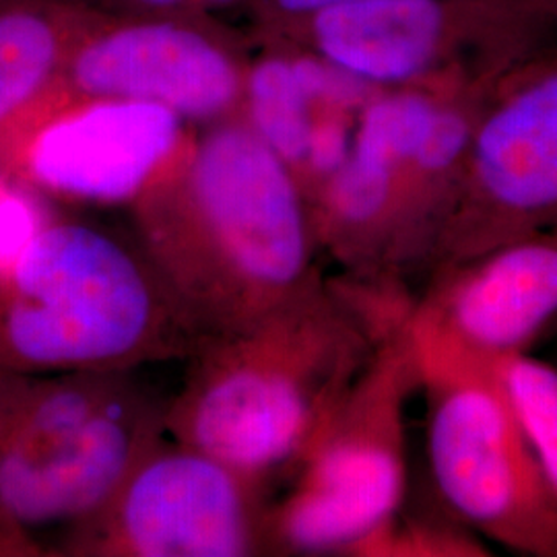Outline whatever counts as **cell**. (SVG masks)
<instances>
[{
    "label": "cell",
    "mask_w": 557,
    "mask_h": 557,
    "mask_svg": "<svg viewBox=\"0 0 557 557\" xmlns=\"http://www.w3.org/2000/svg\"><path fill=\"white\" fill-rule=\"evenodd\" d=\"M380 89L337 172L310 202L314 230L366 269L423 271L450 218L481 98L453 81Z\"/></svg>",
    "instance_id": "cell-1"
},
{
    "label": "cell",
    "mask_w": 557,
    "mask_h": 557,
    "mask_svg": "<svg viewBox=\"0 0 557 557\" xmlns=\"http://www.w3.org/2000/svg\"><path fill=\"white\" fill-rule=\"evenodd\" d=\"M156 319L135 259L98 230L40 227L0 264V370L89 368L139 349Z\"/></svg>",
    "instance_id": "cell-2"
},
{
    "label": "cell",
    "mask_w": 557,
    "mask_h": 557,
    "mask_svg": "<svg viewBox=\"0 0 557 557\" xmlns=\"http://www.w3.org/2000/svg\"><path fill=\"white\" fill-rule=\"evenodd\" d=\"M529 0H354L257 41L308 50L379 89L448 77L498 81L556 44Z\"/></svg>",
    "instance_id": "cell-3"
},
{
    "label": "cell",
    "mask_w": 557,
    "mask_h": 557,
    "mask_svg": "<svg viewBox=\"0 0 557 557\" xmlns=\"http://www.w3.org/2000/svg\"><path fill=\"white\" fill-rule=\"evenodd\" d=\"M147 193L190 220L223 271L262 301L289 304L312 283L310 202L244 120L218 122Z\"/></svg>",
    "instance_id": "cell-4"
},
{
    "label": "cell",
    "mask_w": 557,
    "mask_h": 557,
    "mask_svg": "<svg viewBox=\"0 0 557 557\" xmlns=\"http://www.w3.org/2000/svg\"><path fill=\"white\" fill-rule=\"evenodd\" d=\"M374 370L312 442V460L283 533L301 552H331L376 537L405 494L403 403L423 382L409 320L384 343Z\"/></svg>",
    "instance_id": "cell-5"
},
{
    "label": "cell",
    "mask_w": 557,
    "mask_h": 557,
    "mask_svg": "<svg viewBox=\"0 0 557 557\" xmlns=\"http://www.w3.org/2000/svg\"><path fill=\"white\" fill-rule=\"evenodd\" d=\"M428 458L438 502L504 549L557 557V499L492 380L428 372Z\"/></svg>",
    "instance_id": "cell-6"
},
{
    "label": "cell",
    "mask_w": 557,
    "mask_h": 557,
    "mask_svg": "<svg viewBox=\"0 0 557 557\" xmlns=\"http://www.w3.org/2000/svg\"><path fill=\"white\" fill-rule=\"evenodd\" d=\"M557 225V46L490 91L425 273Z\"/></svg>",
    "instance_id": "cell-7"
},
{
    "label": "cell",
    "mask_w": 557,
    "mask_h": 557,
    "mask_svg": "<svg viewBox=\"0 0 557 557\" xmlns=\"http://www.w3.org/2000/svg\"><path fill=\"white\" fill-rule=\"evenodd\" d=\"M133 444L119 416L73 384L0 370V529L83 517L119 485Z\"/></svg>",
    "instance_id": "cell-8"
},
{
    "label": "cell",
    "mask_w": 557,
    "mask_h": 557,
    "mask_svg": "<svg viewBox=\"0 0 557 557\" xmlns=\"http://www.w3.org/2000/svg\"><path fill=\"white\" fill-rule=\"evenodd\" d=\"M188 145L163 106L57 83L0 131V161L48 193L119 202L149 190Z\"/></svg>",
    "instance_id": "cell-9"
},
{
    "label": "cell",
    "mask_w": 557,
    "mask_h": 557,
    "mask_svg": "<svg viewBox=\"0 0 557 557\" xmlns=\"http://www.w3.org/2000/svg\"><path fill=\"white\" fill-rule=\"evenodd\" d=\"M250 44L211 13L89 23L60 85L85 96L158 103L182 120L242 116Z\"/></svg>",
    "instance_id": "cell-10"
},
{
    "label": "cell",
    "mask_w": 557,
    "mask_h": 557,
    "mask_svg": "<svg viewBox=\"0 0 557 557\" xmlns=\"http://www.w3.org/2000/svg\"><path fill=\"white\" fill-rule=\"evenodd\" d=\"M421 376H485L557 324V225L498 244L428 275L411 310Z\"/></svg>",
    "instance_id": "cell-11"
},
{
    "label": "cell",
    "mask_w": 557,
    "mask_h": 557,
    "mask_svg": "<svg viewBox=\"0 0 557 557\" xmlns=\"http://www.w3.org/2000/svg\"><path fill=\"white\" fill-rule=\"evenodd\" d=\"M259 44L239 119L277 153L312 202L347 158L359 116L380 89L308 50Z\"/></svg>",
    "instance_id": "cell-12"
},
{
    "label": "cell",
    "mask_w": 557,
    "mask_h": 557,
    "mask_svg": "<svg viewBox=\"0 0 557 557\" xmlns=\"http://www.w3.org/2000/svg\"><path fill=\"white\" fill-rule=\"evenodd\" d=\"M122 531L149 557H230L246 547V515L230 467L207 455L153 460L131 481Z\"/></svg>",
    "instance_id": "cell-13"
},
{
    "label": "cell",
    "mask_w": 557,
    "mask_h": 557,
    "mask_svg": "<svg viewBox=\"0 0 557 557\" xmlns=\"http://www.w3.org/2000/svg\"><path fill=\"white\" fill-rule=\"evenodd\" d=\"M100 11L94 0H0V131L59 83Z\"/></svg>",
    "instance_id": "cell-14"
},
{
    "label": "cell",
    "mask_w": 557,
    "mask_h": 557,
    "mask_svg": "<svg viewBox=\"0 0 557 557\" xmlns=\"http://www.w3.org/2000/svg\"><path fill=\"white\" fill-rule=\"evenodd\" d=\"M487 380L496 384L537 458L557 499V368L529 354L499 358Z\"/></svg>",
    "instance_id": "cell-15"
},
{
    "label": "cell",
    "mask_w": 557,
    "mask_h": 557,
    "mask_svg": "<svg viewBox=\"0 0 557 557\" xmlns=\"http://www.w3.org/2000/svg\"><path fill=\"white\" fill-rule=\"evenodd\" d=\"M347 2L354 0H252L248 13L255 21L257 38H267L296 21Z\"/></svg>",
    "instance_id": "cell-16"
},
{
    "label": "cell",
    "mask_w": 557,
    "mask_h": 557,
    "mask_svg": "<svg viewBox=\"0 0 557 557\" xmlns=\"http://www.w3.org/2000/svg\"><path fill=\"white\" fill-rule=\"evenodd\" d=\"M38 230V221L27 200L0 190V264L15 259Z\"/></svg>",
    "instance_id": "cell-17"
},
{
    "label": "cell",
    "mask_w": 557,
    "mask_h": 557,
    "mask_svg": "<svg viewBox=\"0 0 557 557\" xmlns=\"http://www.w3.org/2000/svg\"><path fill=\"white\" fill-rule=\"evenodd\" d=\"M94 4L103 13L120 15V17L205 13L197 4V0H94Z\"/></svg>",
    "instance_id": "cell-18"
},
{
    "label": "cell",
    "mask_w": 557,
    "mask_h": 557,
    "mask_svg": "<svg viewBox=\"0 0 557 557\" xmlns=\"http://www.w3.org/2000/svg\"><path fill=\"white\" fill-rule=\"evenodd\" d=\"M197 4H199L205 13L218 15L221 11H234V9L248 11L252 0H197Z\"/></svg>",
    "instance_id": "cell-19"
},
{
    "label": "cell",
    "mask_w": 557,
    "mask_h": 557,
    "mask_svg": "<svg viewBox=\"0 0 557 557\" xmlns=\"http://www.w3.org/2000/svg\"><path fill=\"white\" fill-rule=\"evenodd\" d=\"M23 549H25V539L15 537V535L0 529V554L23 552Z\"/></svg>",
    "instance_id": "cell-20"
},
{
    "label": "cell",
    "mask_w": 557,
    "mask_h": 557,
    "mask_svg": "<svg viewBox=\"0 0 557 557\" xmlns=\"http://www.w3.org/2000/svg\"><path fill=\"white\" fill-rule=\"evenodd\" d=\"M531 4H535L541 13H545L549 20L557 23V0H529Z\"/></svg>",
    "instance_id": "cell-21"
}]
</instances>
